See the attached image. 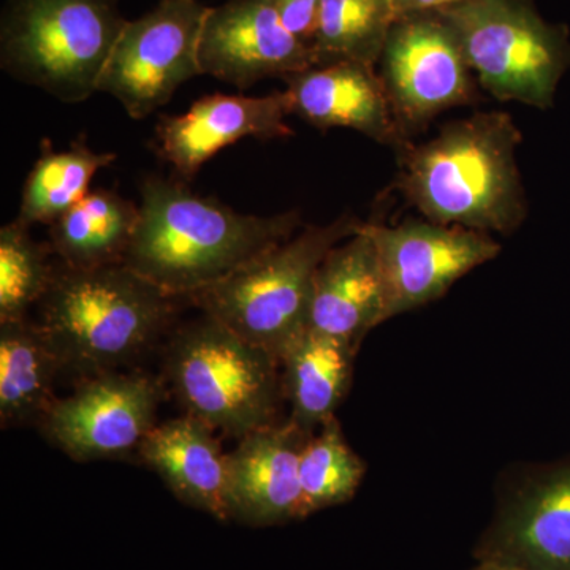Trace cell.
<instances>
[{
  "label": "cell",
  "instance_id": "obj_1",
  "mask_svg": "<svg viewBox=\"0 0 570 570\" xmlns=\"http://www.w3.org/2000/svg\"><path fill=\"white\" fill-rule=\"evenodd\" d=\"M124 264L168 295L193 298L302 228L299 212L257 216L202 197L179 178L148 176Z\"/></svg>",
  "mask_w": 570,
  "mask_h": 570
},
{
  "label": "cell",
  "instance_id": "obj_2",
  "mask_svg": "<svg viewBox=\"0 0 570 570\" xmlns=\"http://www.w3.org/2000/svg\"><path fill=\"white\" fill-rule=\"evenodd\" d=\"M521 132L508 112L449 122L400 156L397 189L426 220L510 235L528 216L517 160Z\"/></svg>",
  "mask_w": 570,
  "mask_h": 570
},
{
  "label": "cell",
  "instance_id": "obj_3",
  "mask_svg": "<svg viewBox=\"0 0 570 570\" xmlns=\"http://www.w3.org/2000/svg\"><path fill=\"white\" fill-rule=\"evenodd\" d=\"M126 264L56 268L40 328L62 370L94 377L140 355L170 324L176 303Z\"/></svg>",
  "mask_w": 570,
  "mask_h": 570
},
{
  "label": "cell",
  "instance_id": "obj_4",
  "mask_svg": "<svg viewBox=\"0 0 570 570\" xmlns=\"http://www.w3.org/2000/svg\"><path fill=\"white\" fill-rule=\"evenodd\" d=\"M126 22L119 0H7L0 67L59 102H85Z\"/></svg>",
  "mask_w": 570,
  "mask_h": 570
},
{
  "label": "cell",
  "instance_id": "obj_5",
  "mask_svg": "<svg viewBox=\"0 0 570 570\" xmlns=\"http://www.w3.org/2000/svg\"><path fill=\"white\" fill-rule=\"evenodd\" d=\"M362 225L352 214L330 224L307 225L287 242L198 292L190 302L279 360L285 347L307 328L318 265Z\"/></svg>",
  "mask_w": 570,
  "mask_h": 570
},
{
  "label": "cell",
  "instance_id": "obj_6",
  "mask_svg": "<svg viewBox=\"0 0 570 570\" xmlns=\"http://www.w3.org/2000/svg\"><path fill=\"white\" fill-rule=\"evenodd\" d=\"M279 367L265 348L206 314L168 346V377L189 415L239 439L275 425L285 396Z\"/></svg>",
  "mask_w": 570,
  "mask_h": 570
},
{
  "label": "cell",
  "instance_id": "obj_7",
  "mask_svg": "<svg viewBox=\"0 0 570 570\" xmlns=\"http://www.w3.org/2000/svg\"><path fill=\"white\" fill-rule=\"evenodd\" d=\"M438 13L494 99L539 110L553 105L570 48L564 33L547 24L530 0H460Z\"/></svg>",
  "mask_w": 570,
  "mask_h": 570
},
{
  "label": "cell",
  "instance_id": "obj_8",
  "mask_svg": "<svg viewBox=\"0 0 570 570\" xmlns=\"http://www.w3.org/2000/svg\"><path fill=\"white\" fill-rule=\"evenodd\" d=\"M209 7L198 0H160L127 21L102 71L99 91L110 94L132 119L170 102L179 86L202 75V29Z\"/></svg>",
  "mask_w": 570,
  "mask_h": 570
},
{
  "label": "cell",
  "instance_id": "obj_9",
  "mask_svg": "<svg viewBox=\"0 0 570 570\" xmlns=\"http://www.w3.org/2000/svg\"><path fill=\"white\" fill-rule=\"evenodd\" d=\"M474 557L521 570H570V459L504 475Z\"/></svg>",
  "mask_w": 570,
  "mask_h": 570
},
{
  "label": "cell",
  "instance_id": "obj_10",
  "mask_svg": "<svg viewBox=\"0 0 570 570\" xmlns=\"http://www.w3.org/2000/svg\"><path fill=\"white\" fill-rule=\"evenodd\" d=\"M379 62L390 104L407 137L441 112L466 107L478 97L474 71L438 11L396 20Z\"/></svg>",
  "mask_w": 570,
  "mask_h": 570
},
{
  "label": "cell",
  "instance_id": "obj_11",
  "mask_svg": "<svg viewBox=\"0 0 570 570\" xmlns=\"http://www.w3.org/2000/svg\"><path fill=\"white\" fill-rule=\"evenodd\" d=\"M366 227L381 264L385 322L430 305L461 277L501 254L489 234L456 225L409 219L395 227L377 223Z\"/></svg>",
  "mask_w": 570,
  "mask_h": 570
},
{
  "label": "cell",
  "instance_id": "obj_12",
  "mask_svg": "<svg viewBox=\"0 0 570 570\" xmlns=\"http://www.w3.org/2000/svg\"><path fill=\"white\" fill-rule=\"evenodd\" d=\"M160 400L163 389L153 377L111 371L52 401L40 420L41 431L70 459H115L140 449L156 426Z\"/></svg>",
  "mask_w": 570,
  "mask_h": 570
},
{
  "label": "cell",
  "instance_id": "obj_13",
  "mask_svg": "<svg viewBox=\"0 0 570 570\" xmlns=\"http://www.w3.org/2000/svg\"><path fill=\"white\" fill-rule=\"evenodd\" d=\"M202 75L239 91L272 77L316 67L313 47L287 28L275 0H228L206 13L198 48Z\"/></svg>",
  "mask_w": 570,
  "mask_h": 570
},
{
  "label": "cell",
  "instance_id": "obj_14",
  "mask_svg": "<svg viewBox=\"0 0 570 570\" xmlns=\"http://www.w3.org/2000/svg\"><path fill=\"white\" fill-rule=\"evenodd\" d=\"M284 91L262 97L213 94L195 100L178 116H164L156 127V153L174 168L176 178L193 181L213 156L245 140H277L292 132Z\"/></svg>",
  "mask_w": 570,
  "mask_h": 570
},
{
  "label": "cell",
  "instance_id": "obj_15",
  "mask_svg": "<svg viewBox=\"0 0 570 570\" xmlns=\"http://www.w3.org/2000/svg\"><path fill=\"white\" fill-rule=\"evenodd\" d=\"M291 419L253 431L228 453V520L275 527L302 520L299 459L307 438Z\"/></svg>",
  "mask_w": 570,
  "mask_h": 570
},
{
  "label": "cell",
  "instance_id": "obj_16",
  "mask_svg": "<svg viewBox=\"0 0 570 570\" xmlns=\"http://www.w3.org/2000/svg\"><path fill=\"white\" fill-rule=\"evenodd\" d=\"M291 115L321 130L352 129L403 151L411 140L397 122L381 75L374 66L337 61L287 75Z\"/></svg>",
  "mask_w": 570,
  "mask_h": 570
},
{
  "label": "cell",
  "instance_id": "obj_17",
  "mask_svg": "<svg viewBox=\"0 0 570 570\" xmlns=\"http://www.w3.org/2000/svg\"><path fill=\"white\" fill-rule=\"evenodd\" d=\"M385 322L384 281L366 223L333 247L314 277L307 328L335 337L356 352L367 333Z\"/></svg>",
  "mask_w": 570,
  "mask_h": 570
},
{
  "label": "cell",
  "instance_id": "obj_18",
  "mask_svg": "<svg viewBox=\"0 0 570 570\" xmlns=\"http://www.w3.org/2000/svg\"><path fill=\"white\" fill-rule=\"evenodd\" d=\"M212 430L193 415L170 420L154 426L140 455L184 504L228 521V455Z\"/></svg>",
  "mask_w": 570,
  "mask_h": 570
},
{
  "label": "cell",
  "instance_id": "obj_19",
  "mask_svg": "<svg viewBox=\"0 0 570 570\" xmlns=\"http://www.w3.org/2000/svg\"><path fill=\"white\" fill-rule=\"evenodd\" d=\"M355 355V348L311 328L285 347L279 365L292 422L314 433L336 417L351 389Z\"/></svg>",
  "mask_w": 570,
  "mask_h": 570
},
{
  "label": "cell",
  "instance_id": "obj_20",
  "mask_svg": "<svg viewBox=\"0 0 570 570\" xmlns=\"http://www.w3.org/2000/svg\"><path fill=\"white\" fill-rule=\"evenodd\" d=\"M138 219L140 205L115 190H91L48 227L52 254L77 269L124 264Z\"/></svg>",
  "mask_w": 570,
  "mask_h": 570
},
{
  "label": "cell",
  "instance_id": "obj_21",
  "mask_svg": "<svg viewBox=\"0 0 570 570\" xmlns=\"http://www.w3.org/2000/svg\"><path fill=\"white\" fill-rule=\"evenodd\" d=\"M61 362L39 324H0V419L6 423L41 420L50 409Z\"/></svg>",
  "mask_w": 570,
  "mask_h": 570
},
{
  "label": "cell",
  "instance_id": "obj_22",
  "mask_svg": "<svg viewBox=\"0 0 570 570\" xmlns=\"http://www.w3.org/2000/svg\"><path fill=\"white\" fill-rule=\"evenodd\" d=\"M40 157L26 179L17 223L31 228L41 224L51 227L81 198L91 193L89 186L97 171L110 167L115 153H97L85 137L71 142L69 149L56 151L48 138L41 140Z\"/></svg>",
  "mask_w": 570,
  "mask_h": 570
},
{
  "label": "cell",
  "instance_id": "obj_23",
  "mask_svg": "<svg viewBox=\"0 0 570 570\" xmlns=\"http://www.w3.org/2000/svg\"><path fill=\"white\" fill-rule=\"evenodd\" d=\"M395 22L390 0H321L313 39L317 66L337 61L376 66Z\"/></svg>",
  "mask_w": 570,
  "mask_h": 570
},
{
  "label": "cell",
  "instance_id": "obj_24",
  "mask_svg": "<svg viewBox=\"0 0 570 570\" xmlns=\"http://www.w3.org/2000/svg\"><path fill=\"white\" fill-rule=\"evenodd\" d=\"M365 474V461L347 444L337 419H330L307 438L299 459L302 519L351 501Z\"/></svg>",
  "mask_w": 570,
  "mask_h": 570
},
{
  "label": "cell",
  "instance_id": "obj_25",
  "mask_svg": "<svg viewBox=\"0 0 570 570\" xmlns=\"http://www.w3.org/2000/svg\"><path fill=\"white\" fill-rule=\"evenodd\" d=\"M50 243L36 242L31 228L11 220L0 228V324L22 321L39 305L55 277Z\"/></svg>",
  "mask_w": 570,
  "mask_h": 570
},
{
  "label": "cell",
  "instance_id": "obj_26",
  "mask_svg": "<svg viewBox=\"0 0 570 570\" xmlns=\"http://www.w3.org/2000/svg\"><path fill=\"white\" fill-rule=\"evenodd\" d=\"M275 6L285 28L313 47L321 0H275Z\"/></svg>",
  "mask_w": 570,
  "mask_h": 570
},
{
  "label": "cell",
  "instance_id": "obj_27",
  "mask_svg": "<svg viewBox=\"0 0 570 570\" xmlns=\"http://www.w3.org/2000/svg\"><path fill=\"white\" fill-rule=\"evenodd\" d=\"M393 10H395L396 20L409 17V14L428 13V11H438L448 9L460 0H390Z\"/></svg>",
  "mask_w": 570,
  "mask_h": 570
},
{
  "label": "cell",
  "instance_id": "obj_28",
  "mask_svg": "<svg viewBox=\"0 0 570 570\" xmlns=\"http://www.w3.org/2000/svg\"><path fill=\"white\" fill-rule=\"evenodd\" d=\"M471 570H521L515 568H505V566L487 564V562H478L474 569Z\"/></svg>",
  "mask_w": 570,
  "mask_h": 570
}]
</instances>
